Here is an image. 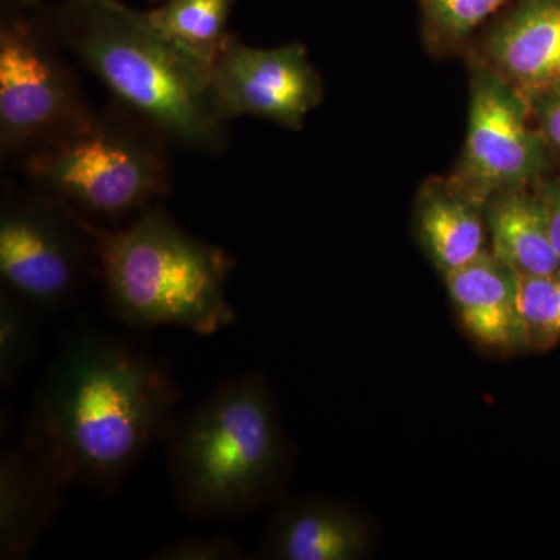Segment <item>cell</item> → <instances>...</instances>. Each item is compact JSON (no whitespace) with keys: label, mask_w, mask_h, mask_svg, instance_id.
Wrapping results in <instances>:
<instances>
[{"label":"cell","mask_w":560,"mask_h":560,"mask_svg":"<svg viewBox=\"0 0 560 560\" xmlns=\"http://www.w3.org/2000/svg\"><path fill=\"white\" fill-rule=\"evenodd\" d=\"M171 370L130 341L81 330L40 383L24 441L65 486L110 492L175 422Z\"/></svg>","instance_id":"1"},{"label":"cell","mask_w":560,"mask_h":560,"mask_svg":"<svg viewBox=\"0 0 560 560\" xmlns=\"http://www.w3.org/2000/svg\"><path fill=\"white\" fill-rule=\"evenodd\" d=\"M73 57L94 73L116 105L168 143L220 153L228 120L210 90V69L161 35L145 11L119 0L68 2L50 14Z\"/></svg>","instance_id":"2"},{"label":"cell","mask_w":560,"mask_h":560,"mask_svg":"<svg viewBox=\"0 0 560 560\" xmlns=\"http://www.w3.org/2000/svg\"><path fill=\"white\" fill-rule=\"evenodd\" d=\"M173 499L191 521L242 518L275 499L285 441L259 372L226 378L168 431Z\"/></svg>","instance_id":"3"},{"label":"cell","mask_w":560,"mask_h":560,"mask_svg":"<svg viewBox=\"0 0 560 560\" xmlns=\"http://www.w3.org/2000/svg\"><path fill=\"white\" fill-rule=\"evenodd\" d=\"M80 220L106 301L120 323L210 337L237 319L228 300L230 254L183 230L161 205L120 226Z\"/></svg>","instance_id":"4"},{"label":"cell","mask_w":560,"mask_h":560,"mask_svg":"<svg viewBox=\"0 0 560 560\" xmlns=\"http://www.w3.org/2000/svg\"><path fill=\"white\" fill-rule=\"evenodd\" d=\"M168 142L119 105L92 110L21 158L33 189L101 226H120L171 190Z\"/></svg>","instance_id":"5"},{"label":"cell","mask_w":560,"mask_h":560,"mask_svg":"<svg viewBox=\"0 0 560 560\" xmlns=\"http://www.w3.org/2000/svg\"><path fill=\"white\" fill-rule=\"evenodd\" d=\"M50 14L38 3L7 7L0 22V153L21 160L90 117Z\"/></svg>","instance_id":"6"},{"label":"cell","mask_w":560,"mask_h":560,"mask_svg":"<svg viewBox=\"0 0 560 560\" xmlns=\"http://www.w3.org/2000/svg\"><path fill=\"white\" fill-rule=\"evenodd\" d=\"M92 270L94 248L80 217L38 190L9 187L0 202V279L38 312L75 300Z\"/></svg>","instance_id":"7"},{"label":"cell","mask_w":560,"mask_h":560,"mask_svg":"<svg viewBox=\"0 0 560 560\" xmlns=\"http://www.w3.org/2000/svg\"><path fill=\"white\" fill-rule=\"evenodd\" d=\"M470 70L466 142L451 176L486 205L499 191L539 183L551 154L533 124L528 103L485 69Z\"/></svg>","instance_id":"8"},{"label":"cell","mask_w":560,"mask_h":560,"mask_svg":"<svg viewBox=\"0 0 560 560\" xmlns=\"http://www.w3.org/2000/svg\"><path fill=\"white\" fill-rule=\"evenodd\" d=\"M210 90L224 120L257 117L287 130L304 127L323 102V79L302 44L260 49L228 36L210 66Z\"/></svg>","instance_id":"9"},{"label":"cell","mask_w":560,"mask_h":560,"mask_svg":"<svg viewBox=\"0 0 560 560\" xmlns=\"http://www.w3.org/2000/svg\"><path fill=\"white\" fill-rule=\"evenodd\" d=\"M470 66L503 81L530 108L560 83V0H521L475 44Z\"/></svg>","instance_id":"10"},{"label":"cell","mask_w":560,"mask_h":560,"mask_svg":"<svg viewBox=\"0 0 560 560\" xmlns=\"http://www.w3.org/2000/svg\"><path fill=\"white\" fill-rule=\"evenodd\" d=\"M65 489L22 442L2 453L0 559H27L35 551L61 510Z\"/></svg>","instance_id":"11"},{"label":"cell","mask_w":560,"mask_h":560,"mask_svg":"<svg viewBox=\"0 0 560 560\" xmlns=\"http://www.w3.org/2000/svg\"><path fill=\"white\" fill-rule=\"evenodd\" d=\"M370 537L360 517L331 501L291 503L275 515L259 558L276 560H359Z\"/></svg>","instance_id":"12"},{"label":"cell","mask_w":560,"mask_h":560,"mask_svg":"<svg viewBox=\"0 0 560 560\" xmlns=\"http://www.w3.org/2000/svg\"><path fill=\"white\" fill-rule=\"evenodd\" d=\"M485 202L464 190L452 176L422 184L415 206L420 245L442 272L458 270L488 250Z\"/></svg>","instance_id":"13"},{"label":"cell","mask_w":560,"mask_h":560,"mask_svg":"<svg viewBox=\"0 0 560 560\" xmlns=\"http://www.w3.org/2000/svg\"><path fill=\"white\" fill-rule=\"evenodd\" d=\"M444 279L460 323L475 341L495 350L522 348L515 272L490 249Z\"/></svg>","instance_id":"14"},{"label":"cell","mask_w":560,"mask_h":560,"mask_svg":"<svg viewBox=\"0 0 560 560\" xmlns=\"http://www.w3.org/2000/svg\"><path fill=\"white\" fill-rule=\"evenodd\" d=\"M490 253L517 275L545 276L560 270L539 189L499 191L485 206Z\"/></svg>","instance_id":"15"},{"label":"cell","mask_w":560,"mask_h":560,"mask_svg":"<svg viewBox=\"0 0 560 560\" xmlns=\"http://www.w3.org/2000/svg\"><path fill=\"white\" fill-rule=\"evenodd\" d=\"M234 3L235 0H164L145 13L161 35L210 69L231 35L228 22Z\"/></svg>","instance_id":"16"},{"label":"cell","mask_w":560,"mask_h":560,"mask_svg":"<svg viewBox=\"0 0 560 560\" xmlns=\"http://www.w3.org/2000/svg\"><path fill=\"white\" fill-rule=\"evenodd\" d=\"M511 0H420L427 49L452 57L469 49L470 39L485 22Z\"/></svg>","instance_id":"17"},{"label":"cell","mask_w":560,"mask_h":560,"mask_svg":"<svg viewBox=\"0 0 560 560\" xmlns=\"http://www.w3.org/2000/svg\"><path fill=\"white\" fill-rule=\"evenodd\" d=\"M522 348L550 349L560 341V270L545 276L515 272Z\"/></svg>","instance_id":"18"},{"label":"cell","mask_w":560,"mask_h":560,"mask_svg":"<svg viewBox=\"0 0 560 560\" xmlns=\"http://www.w3.org/2000/svg\"><path fill=\"white\" fill-rule=\"evenodd\" d=\"M35 307L10 290H0V388L9 390L27 364L39 342Z\"/></svg>","instance_id":"19"},{"label":"cell","mask_w":560,"mask_h":560,"mask_svg":"<svg viewBox=\"0 0 560 560\" xmlns=\"http://www.w3.org/2000/svg\"><path fill=\"white\" fill-rule=\"evenodd\" d=\"M245 548L237 540L226 536L183 537L164 545L151 559L156 560H242Z\"/></svg>","instance_id":"20"},{"label":"cell","mask_w":560,"mask_h":560,"mask_svg":"<svg viewBox=\"0 0 560 560\" xmlns=\"http://www.w3.org/2000/svg\"><path fill=\"white\" fill-rule=\"evenodd\" d=\"M530 116L551 156H560V83L533 103Z\"/></svg>","instance_id":"21"},{"label":"cell","mask_w":560,"mask_h":560,"mask_svg":"<svg viewBox=\"0 0 560 560\" xmlns=\"http://www.w3.org/2000/svg\"><path fill=\"white\" fill-rule=\"evenodd\" d=\"M537 189H539L541 201H544L545 210H547L552 245H555L560 257V179L540 184Z\"/></svg>","instance_id":"22"},{"label":"cell","mask_w":560,"mask_h":560,"mask_svg":"<svg viewBox=\"0 0 560 560\" xmlns=\"http://www.w3.org/2000/svg\"><path fill=\"white\" fill-rule=\"evenodd\" d=\"M32 2H35V0H2L3 9H7V7L27 5V3Z\"/></svg>","instance_id":"23"},{"label":"cell","mask_w":560,"mask_h":560,"mask_svg":"<svg viewBox=\"0 0 560 560\" xmlns=\"http://www.w3.org/2000/svg\"><path fill=\"white\" fill-rule=\"evenodd\" d=\"M68 2L83 3V2H91V0H68Z\"/></svg>","instance_id":"24"}]
</instances>
